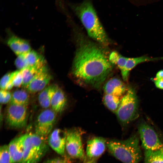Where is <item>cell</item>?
Instances as JSON below:
<instances>
[{
    "mask_svg": "<svg viewBox=\"0 0 163 163\" xmlns=\"http://www.w3.org/2000/svg\"><path fill=\"white\" fill-rule=\"evenodd\" d=\"M104 47L82 37L78 39L72 69L78 81L98 88L108 77L114 65Z\"/></svg>",
    "mask_w": 163,
    "mask_h": 163,
    "instance_id": "obj_1",
    "label": "cell"
},
{
    "mask_svg": "<svg viewBox=\"0 0 163 163\" xmlns=\"http://www.w3.org/2000/svg\"><path fill=\"white\" fill-rule=\"evenodd\" d=\"M69 6L80 19L88 35L98 43L106 47L111 43L91 0H83Z\"/></svg>",
    "mask_w": 163,
    "mask_h": 163,
    "instance_id": "obj_2",
    "label": "cell"
},
{
    "mask_svg": "<svg viewBox=\"0 0 163 163\" xmlns=\"http://www.w3.org/2000/svg\"><path fill=\"white\" fill-rule=\"evenodd\" d=\"M110 153L123 163H139L142 154L136 135L123 140H112L107 142Z\"/></svg>",
    "mask_w": 163,
    "mask_h": 163,
    "instance_id": "obj_3",
    "label": "cell"
},
{
    "mask_svg": "<svg viewBox=\"0 0 163 163\" xmlns=\"http://www.w3.org/2000/svg\"><path fill=\"white\" fill-rule=\"evenodd\" d=\"M23 136V155L18 163H38L48 150L45 138L32 133Z\"/></svg>",
    "mask_w": 163,
    "mask_h": 163,
    "instance_id": "obj_4",
    "label": "cell"
},
{
    "mask_svg": "<svg viewBox=\"0 0 163 163\" xmlns=\"http://www.w3.org/2000/svg\"><path fill=\"white\" fill-rule=\"evenodd\" d=\"M138 100L135 91L130 87L121 98L115 113L122 124H126L138 117Z\"/></svg>",
    "mask_w": 163,
    "mask_h": 163,
    "instance_id": "obj_5",
    "label": "cell"
},
{
    "mask_svg": "<svg viewBox=\"0 0 163 163\" xmlns=\"http://www.w3.org/2000/svg\"><path fill=\"white\" fill-rule=\"evenodd\" d=\"M142 145L145 151H155L163 149V143L154 130L145 122L138 127Z\"/></svg>",
    "mask_w": 163,
    "mask_h": 163,
    "instance_id": "obj_6",
    "label": "cell"
},
{
    "mask_svg": "<svg viewBox=\"0 0 163 163\" xmlns=\"http://www.w3.org/2000/svg\"><path fill=\"white\" fill-rule=\"evenodd\" d=\"M66 150L71 157L83 160L86 156L82 145V134L80 130L71 129L66 131Z\"/></svg>",
    "mask_w": 163,
    "mask_h": 163,
    "instance_id": "obj_7",
    "label": "cell"
},
{
    "mask_svg": "<svg viewBox=\"0 0 163 163\" xmlns=\"http://www.w3.org/2000/svg\"><path fill=\"white\" fill-rule=\"evenodd\" d=\"M27 106L9 103L6 115V121L10 127L22 128L26 125L27 118Z\"/></svg>",
    "mask_w": 163,
    "mask_h": 163,
    "instance_id": "obj_8",
    "label": "cell"
},
{
    "mask_svg": "<svg viewBox=\"0 0 163 163\" xmlns=\"http://www.w3.org/2000/svg\"><path fill=\"white\" fill-rule=\"evenodd\" d=\"M56 114L50 109H46L41 112L37 119L35 133L45 138L50 134L56 121Z\"/></svg>",
    "mask_w": 163,
    "mask_h": 163,
    "instance_id": "obj_9",
    "label": "cell"
},
{
    "mask_svg": "<svg viewBox=\"0 0 163 163\" xmlns=\"http://www.w3.org/2000/svg\"><path fill=\"white\" fill-rule=\"evenodd\" d=\"M52 76L46 65L42 67L26 88L31 93L41 91L48 86Z\"/></svg>",
    "mask_w": 163,
    "mask_h": 163,
    "instance_id": "obj_10",
    "label": "cell"
},
{
    "mask_svg": "<svg viewBox=\"0 0 163 163\" xmlns=\"http://www.w3.org/2000/svg\"><path fill=\"white\" fill-rule=\"evenodd\" d=\"M66 136V131L57 129L51 132L48 138V144L57 153L61 155L65 154Z\"/></svg>",
    "mask_w": 163,
    "mask_h": 163,
    "instance_id": "obj_11",
    "label": "cell"
},
{
    "mask_svg": "<svg viewBox=\"0 0 163 163\" xmlns=\"http://www.w3.org/2000/svg\"><path fill=\"white\" fill-rule=\"evenodd\" d=\"M106 141L104 139L101 137H94L88 140L86 151L87 156L93 159L101 155L106 149Z\"/></svg>",
    "mask_w": 163,
    "mask_h": 163,
    "instance_id": "obj_12",
    "label": "cell"
},
{
    "mask_svg": "<svg viewBox=\"0 0 163 163\" xmlns=\"http://www.w3.org/2000/svg\"><path fill=\"white\" fill-rule=\"evenodd\" d=\"M128 89L122 81L115 77L109 79L103 86L104 94L113 95L120 97L125 94Z\"/></svg>",
    "mask_w": 163,
    "mask_h": 163,
    "instance_id": "obj_13",
    "label": "cell"
},
{
    "mask_svg": "<svg viewBox=\"0 0 163 163\" xmlns=\"http://www.w3.org/2000/svg\"><path fill=\"white\" fill-rule=\"evenodd\" d=\"M8 145L11 163H18L20 162L22 159L23 153V135L13 139Z\"/></svg>",
    "mask_w": 163,
    "mask_h": 163,
    "instance_id": "obj_14",
    "label": "cell"
},
{
    "mask_svg": "<svg viewBox=\"0 0 163 163\" xmlns=\"http://www.w3.org/2000/svg\"><path fill=\"white\" fill-rule=\"evenodd\" d=\"M7 42L11 50L18 56L27 53L31 51L29 42L16 36H11L8 39Z\"/></svg>",
    "mask_w": 163,
    "mask_h": 163,
    "instance_id": "obj_15",
    "label": "cell"
},
{
    "mask_svg": "<svg viewBox=\"0 0 163 163\" xmlns=\"http://www.w3.org/2000/svg\"><path fill=\"white\" fill-rule=\"evenodd\" d=\"M163 59V57L152 58L147 56L128 58L125 66L121 72L123 80L124 81L128 80L130 71L138 64L142 62Z\"/></svg>",
    "mask_w": 163,
    "mask_h": 163,
    "instance_id": "obj_16",
    "label": "cell"
},
{
    "mask_svg": "<svg viewBox=\"0 0 163 163\" xmlns=\"http://www.w3.org/2000/svg\"><path fill=\"white\" fill-rule=\"evenodd\" d=\"M67 99L62 90L58 87L51 100L50 106L56 113H61L64 110Z\"/></svg>",
    "mask_w": 163,
    "mask_h": 163,
    "instance_id": "obj_17",
    "label": "cell"
},
{
    "mask_svg": "<svg viewBox=\"0 0 163 163\" xmlns=\"http://www.w3.org/2000/svg\"><path fill=\"white\" fill-rule=\"evenodd\" d=\"M58 87L56 84H52L48 85L40 91L38 100L42 107L46 108L50 106L52 98Z\"/></svg>",
    "mask_w": 163,
    "mask_h": 163,
    "instance_id": "obj_18",
    "label": "cell"
},
{
    "mask_svg": "<svg viewBox=\"0 0 163 163\" xmlns=\"http://www.w3.org/2000/svg\"><path fill=\"white\" fill-rule=\"evenodd\" d=\"M45 64L29 66L21 70L23 77L22 86L26 88L39 70Z\"/></svg>",
    "mask_w": 163,
    "mask_h": 163,
    "instance_id": "obj_19",
    "label": "cell"
},
{
    "mask_svg": "<svg viewBox=\"0 0 163 163\" xmlns=\"http://www.w3.org/2000/svg\"><path fill=\"white\" fill-rule=\"evenodd\" d=\"M29 97L27 92L23 90H15L12 94L9 103L27 106Z\"/></svg>",
    "mask_w": 163,
    "mask_h": 163,
    "instance_id": "obj_20",
    "label": "cell"
},
{
    "mask_svg": "<svg viewBox=\"0 0 163 163\" xmlns=\"http://www.w3.org/2000/svg\"><path fill=\"white\" fill-rule=\"evenodd\" d=\"M121 98L118 96L112 94H104L103 97L104 104L109 110L115 113L117 110Z\"/></svg>",
    "mask_w": 163,
    "mask_h": 163,
    "instance_id": "obj_21",
    "label": "cell"
},
{
    "mask_svg": "<svg viewBox=\"0 0 163 163\" xmlns=\"http://www.w3.org/2000/svg\"><path fill=\"white\" fill-rule=\"evenodd\" d=\"M145 151L144 163H163V149Z\"/></svg>",
    "mask_w": 163,
    "mask_h": 163,
    "instance_id": "obj_22",
    "label": "cell"
},
{
    "mask_svg": "<svg viewBox=\"0 0 163 163\" xmlns=\"http://www.w3.org/2000/svg\"><path fill=\"white\" fill-rule=\"evenodd\" d=\"M26 58L29 66H34L45 64L43 57L34 50L25 54Z\"/></svg>",
    "mask_w": 163,
    "mask_h": 163,
    "instance_id": "obj_23",
    "label": "cell"
},
{
    "mask_svg": "<svg viewBox=\"0 0 163 163\" xmlns=\"http://www.w3.org/2000/svg\"><path fill=\"white\" fill-rule=\"evenodd\" d=\"M0 163H11L8 145H5L0 147Z\"/></svg>",
    "mask_w": 163,
    "mask_h": 163,
    "instance_id": "obj_24",
    "label": "cell"
},
{
    "mask_svg": "<svg viewBox=\"0 0 163 163\" xmlns=\"http://www.w3.org/2000/svg\"><path fill=\"white\" fill-rule=\"evenodd\" d=\"M14 87H19L22 85L23 77L21 70H17L11 73Z\"/></svg>",
    "mask_w": 163,
    "mask_h": 163,
    "instance_id": "obj_25",
    "label": "cell"
},
{
    "mask_svg": "<svg viewBox=\"0 0 163 163\" xmlns=\"http://www.w3.org/2000/svg\"><path fill=\"white\" fill-rule=\"evenodd\" d=\"M15 64L19 70H22L28 67L26 58L25 54L18 56L15 60Z\"/></svg>",
    "mask_w": 163,
    "mask_h": 163,
    "instance_id": "obj_26",
    "label": "cell"
},
{
    "mask_svg": "<svg viewBox=\"0 0 163 163\" xmlns=\"http://www.w3.org/2000/svg\"><path fill=\"white\" fill-rule=\"evenodd\" d=\"M12 94L5 90L1 89L0 91V102L2 104H6L10 102Z\"/></svg>",
    "mask_w": 163,
    "mask_h": 163,
    "instance_id": "obj_27",
    "label": "cell"
},
{
    "mask_svg": "<svg viewBox=\"0 0 163 163\" xmlns=\"http://www.w3.org/2000/svg\"><path fill=\"white\" fill-rule=\"evenodd\" d=\"M128 58L125 57L120 54L115 65L117 66L121 72L124 69Z\"/></svg>",
    "mask_w": 163,
    "mask_h": 163,
    "instance_id": "obj_28",
    "label": "cell"
},
{
    "mask_svg": "<svg viewBox=\"0 0 163 163\" xmlns=\"http://www.w3.org/2000/svg\"><path fill=\"white\" fill-rule=\"evenodd\" d=\"M11 73H8L5 75L1 78L0 82L1 89L5 90L10 78Z\"/></svg>",
    "mask_w": 163,
    "mask_h": 163,
    "instance_id": "obj_29",
    "label": "cell"
},
{
    "mask_svg": "<svg viewBox=\"0 0 163 163\" xmlns=\"http://www.w3.org/2000/svg\"><path fill=\"white\" fill-rule=\"evenodd\" d=\"M120 54L116 51L112 52L109 56V59L110 62L115 65Z\"/></svg>",
    "mask_w": 163,
    "mask_h": 163,
    "instance_id": "obj_30",
    "label": "cell"
},
{
    "mask_svg": "<svg viewBox=\"0 0 163 163\" xmlns=\"http://www.w3.org/2000/svg\"><path fill=\"white\" fill-rule=\"evenodd\" d=\"M160 0H131L133 4L140 5H145Z\"/></svg>",
    "mask_w": 163,
    "mask_h": 163,
    "instance_id": "obj_31",
    "label": "cell"
},
{
    "mask_svg": "<svg viewBox=\"0 0 163 163\" xmlns=\"http://www.w3.org/2000/svg\"><path fill=\"white\" fill-rule=\"evenodd\" d=\"M43 163H66L64 160L59 158H56L48 160Z\"/></svg>",
    "mask_w": 163,
    "mask_h": 163,
    "instance_id": "obj_32",
    "label": "cell"
},
{
    "mask_svg": "<svg viewBox=\"0 0 163 163\" xmlns=\"http://www.w3.org/2000/svg\"><path fill=\"white\" fill-rule=\"evenodd\" d=\"M154 82L155 85L157 88L163 89V79L155 78Z\"/></svg>",
    "mask_w": 163,
    "mask_h": 163,
    "instance_id": "obj_33",
    "label": "cell"
},
{
    "mask_svg": "<svg viewBox=\"0 0 163 163\" xmlns=\"http://www.w3.org/2000/svg\"><path fill=\"white\" fill-rule=\"evenodd\" d=\"M156 78L163 79V70H160L157 73Z\"/></svg>",
    "mask_w": 163,
    "mask_h": 163,
    "instance_id": "obj_34",
    "label": "cell"
},
{
    "mask_svg": "<svg viewBox=\"0 0 163 163\" xmlns=\"http://www.w3.org/2000/svg\"><path fill=\"white\" fill-rule=\"evenodd\" d=\"M86 163H96V162L94 159H92L91 160L88 161Z\"/></svg>",
    "mask_w": 163,
    "mask_h": 163,
    "instance_id": "obj_35",
    "label": "cell"
}]
</instances>
